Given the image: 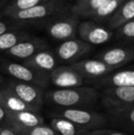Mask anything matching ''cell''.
Returning a JSON list of instances; mask_svg holds the SVG:
<instances>
[{"mask_svg": "<svg viewBox=\"0 0 134 135\" xmlns=\"http://www.w3.org/2000/svg\"><path fill=\"white\" fill-rule=\"evenodd\" d=\"M99 103V92L93 86H79L45 90L44 105L52 108L95 109Z\"/></svg>", "mask_w": 134, "mask_h": 135, "instance_id": "obj_1", "label": "cell"}, {"mask_svg": "<svg viewBox=\"0 0 134 135\" xmlns=\"http://www.w3.org/2000/svg\"><path fill=\"white\" fill-rule=\"evenodd\" d=\"M49 116L50 118L65 119L88 132L108 127V120L106 114L101 113L96 109L51 108Z\"/></svg>", "mask_w": 134, "mask_h": 135, "instance_id": "obj_2", "label": "cell"}, {"mask_svg": "<svg viewBox=\"0 0 134 135\" xmlns=\"http://www.w3.org/2000/svg\"><path fill=\"white\" fill-rule=\"evenodd\" d=\"M99 103L105 114H112L134 107V87L115 86L97 89Z\"/></svg>", "mask_w": 134, "mask_h": 135, "instance_id": "obj_3", "label": "cell"}, {"mask_svg": "<svg viewBox=\"0 0 134 135\" xmlns=\"http://www.w3.org/2000/svg\"><path fill=\"white\" fill-rule=\"evenodd\" d=\"M68 8L71 9V7H68L65 0H51L25 10L11 13L7 17L17 22L39 21L61 14Z\"/></svg>", "mask_w": 134, "mask_h": 135, "instance_id": "obj_4", "label": "cell"}, {"mask_svg": "<svg viewBox=\"0 0 134 135\" xmlns=\"http://www.w3.org/2000/svg\"><path fill=\"white\" fill-rule=\"evenodd\" d=\"M0 67L14 80L32 84L45 90H47V87L50 85V75L36 71L23 64L4 61L0 64Z\"/></svg>", "mask_w": 134, "mask_h": 135, "instance_id": "obj_5", "label": "cell"}, {"mask_svg": "<svg viewBox=\"0 0 134 135\" xmlns=\"http://www.w3.org/2000/svg\"><path fill=\"white\" fill-rule=\"evenodd\" d=\"M6 87L35 111L41 112V108L44 106L45 89L32 84L19 82L14 79L8 81Z\"/></svg>", "mask_w": 134, "mask_h": 135, "instance_id": "obj_6", "label": "cell"}, {"mask_svg": "<svg viewBox=\"0 0 134 135\" xmlns=\"http://www.w3.org/2000/svg\"><path fill=\"white\" fill-rule=\"evenodd\" d=\"M92 46L81 39H72L61 42L54 50L58 62L68 65L82 60V57L89 54Z\"/></svg>", "mask_w": 134, "mask_h": 135, "instance_id": "obj_7", "label": "cell"}, {"mask_svg": "<svg viewBox=\"0 0 134 135\" xmlns=\"http://www.w3.org/2000/svg\"><path fill=\"white\" fill-rule=\"evenodd\" d=\"M80 18L71 13L68 16L51 22L46 27V30L52 39L63 42L76 38Z\"/></svg>", "mask_w": 134, "mask_h": 135, "instance_id": "obj_8", "label": "cell"}, {"mask_svg": "<svg viewBox=\"0 0 134 135\" xmlns=\"http://www.w3.org/2000/svg\"><path fill=\"white\" fill-rule=\"evenodd\" d=\"M77 35L82 41L88 44L99 45L109 41L114 36L112 30L104 26L99 25L90 20H85L80 21L77 28Z\"/></svg>", "mask_w": 134, "mask_h": 135, "instance_id": "obj_9", "label": "cell"}, {"mask_svg": "<svg viewBox=\"0 0 134 135\" xmlns=\"http://www.w3.org/2000/svg\"><path fill=\"white\" fill-rule=\"evenodd\" d=\"M71 66L85 81L93 82L109 75L116 69L110 67L97 59H82Z\"/></svg>", "mask_w": 134, "mask_h": 135, "instance_id": "obj_10", "label": "cell"}, {"mask_svg": "<svg viewBox=\"0 0 134 135\" xmlns=\"http://www.w3.org/2000/svg\"><path fill=\"white\" fill-rule=\"evenodd\" d=\"M97 60L103 62L107 65L118 70L134 60V46H118L107 48L97 55Z\"/></svg>", "mask_w": 134, "mask_h": 135, "instance_id": "obj_11", "label": "cell"}, {"mask_svg": "<svg viewBox=\"0 0 134 135\" xmlns=\"http://www.w3.org/2000/svg\"><path fill=\"white\" fill-rule=\"evenodd\" d=\"M84 79L71 65H58L50 74V84L55 88L64 89L83 86Z\"/></svg>", "mask_w": 134, "mask_h": 135, "instance_id": "obj_12", "label": "cell"}, {"mask_svg": "<svg viewBox=\"0 0 134 135\" xmlns=\"http://www.w3.org/2000/svg\"><path fill=\"white\" fill-rule=\"evenodd\" d=\"M96 89L105 87H134V65L125 69L116 70L102 78L91 82Z\"/></svg>", "mask_w": 134, "mask_h": 135, "instance_id": "obj_13", "label": "cell"}, {"mask_svg": "<svg viewBox=\"0 0 134 135\" xmlns=\"http://www.w3.org/2000/svg\"><path fill=\"white\" fill-rule=\"evenodd\" d=\"M44 124V119L37 111L7 112V126L13 131L27 130Z\"/></svg>", "mask_w": 134, "mask_h": 135, "instance_id": "obj_14", "label": "cell"}, {"mask_svg": "<svg viewBox=\"0 0 134 135\" xmlns=\"http://www.w3.org/2000/svg\"><path fill=\"white\" fill-rule=\"evenodd\" d=\"M49 49V44L46 41L39 38L31 37L25 41L18 42L17 45L7 51V54L13 58L19 60H27L41 51Z\"/></svg>", "mask_w": 134, "mask_h": 135, "instance_id": "obj_15", "label": "cell"}, {"mask_svg": "<svg viewBox=\"0 0 134 135\" xmlns=\"http://www.w3.org/2000/svg\"><path fill=\"white\" fill-rule=\"evenodd\" d=\"M58 59L55 55L54 51L49 49L41 51L31 56V58L23 61V64L32 68L41 73L50 75L52 71H53L58 66Z\"/></svg>", "mask_w": 134, "mask_h": 135, "instance_id": "obj_16", "label": "cell"}, {"mask_svg": "<svg viewBox=\"0 0 134 135\" xmlns=\"http://www.w3.org/2000/svg\"><path fill=\"white\" fill-rule=\"evenodd\" d=\"M108 127L120 131L129 135H134V107L112 114H106Z\"/></svg>", "mask_w": 134, "mask_h": 135, "instance_id": "obj_17", "label": "cell"}, {"mask_svg": "<svg viewBox=\"0 0 134 135\" xmlns=\"http://www.w3.org/2000/svg\"><path fill=\"white\" fill-rule=\"evenodd\" d=\"M134 20V0H125L107 21V28L116 30L127 22Z\"/></svg>", "mask_w": 134, "mask_h": 135, "instance_id": "obj_18", "label": "cell"}, {"mask_svg": "<svg viewBox=\"0 0 134 135\" xmlns=\"http://www.w3.org/2000/svg\"><path fill=\"white\" fill-rule=\"evenodd\" d=\"M0 106L5 108L7 112L35 111L6 86L0 90Z\"/></svg>", "mask_w": 134, "mask_h": 135, "instance_id": "obj_19", "label": "cell"}, {"mask_svg": "<svg viewBox=\"0 0 134 135\" xmlns=\"http://www.w3.org/2000/svg\"><path fill=\"white\" fill-rule=\"evenodd\" d=\"M50 125L58 135H86L88 131L62 118H50Z\"/></svg>", "mask_w": 134, "mask_h": 135, "instance_id": "obj_20", "label": "cell"}, {"mask_svg": "<svg viewBox=\"0 0 134 135\" xmlns=\"http://www.w3.org/2000/svg\"><path fill=\"white\" fill-rule=\"evenodd\" d=\"M125 0H110L107 2L105 5H103L99 8H97L96 11L89 15L86 20H90L92 21H95L97 23L103 21H107L108 18L116 12V10L118 8Z\"/></svg>", "mask_w": 134, "mask_h": 135, "instance_id": "obj_21", "label": "cell"}, {"mask_svg": "<svg viewBox=\"0 0 134 135\" xmlns=\"http://www.w3.org/2000/svg\"><path fill=\"white\" fill-rule=\"evenodd\" d=\"M31 38V34L23 30H11L0 35V51L7 52L18 42Z\"/></svg>", "mask_w": 134, "mask_h": 135, "instance_id": "obj_22", "label": "cell"}, {"mask_svg": "<svg viewBox=\"0 0 134 135\" xmlns=\"http://www.w3.org/2000/svg\"><path fill=\"white\" fill-rule=\"evenodd\" d=\"M108 1H110V0H89L83 5L72 6L70 12L78 16L80 18L86 20L91 13H93L94 11H96L97 8L105 5Z\"/></svg>", "mask_w": 134, "mask_h": 135, "instance_id": "obj_23", "label": "cell"}, {"mask_svg": "<svg viewBox=\"0 0 134 135\" xmlns=\"http://www.w3.org/2000/svg\"><path fill=\"white\" fill-rule=\"evenodd\" d=\"M48 1H51V0H12L10 3L7 4V6L4 7L2 10V15L7 16L11 13L25 10V9L31 8V7Z\"/></svg>", "mask_w": 134, "mask_h": 135, "instance_id": "obj_24", "label": "cell"}, {"mask_svg": "<svg viewBox=\"0 0 134 135\" xmlns=\"http://www.w3.org/2000/svg\"><path fill=\"white\" fill-rule=\"evenodd\" d=\"M114 36L120 41L134 43V20L117 28L114 32Z\"/></svg>", "mask_w": 134, "mask_h": 135, "instance_id": "obj_25", "label": "cell"}, {"mask_svg": "<svg viewBox=\"0 0 134 135\" xmlns=\"http://www.w3.org/2000/svg\"><path fill=\"white\" fill-rule=\"evenodd\" d=\"M16 132L18 135H58L50 125H47L45 123L27 130L17 131Z\"/></svg>", "mask_w": 134, "mask_h": 135, "instance_id": "obj_26", "label": "cell"}, {"mask_svg": "<svg viewBox=\"0 0 134 135\" xmlns=\"http://www.w3.org/2000/svg\"><path fill=\"white\" fill-rule=\"evenodd\" d=\"M86 135H129V134L120 132V131L114 130V129L104 128V129H100V130H96V131L89 132Z\"/></svg>", "mask_w": 134, "mask_h": 135, "instance_id": "obj_27", "label": "cell"}, {"mask_svg": "<svg viewBox=\"0 0 134 135\" xmlns=\"http://www.w3.org/2000/svg\"><path fill=\"white\" fill-rule=\"evenodd\" d=\"M14 30H16V28H12V26H11L10 24L0 20V35H2V34L6 33V32H7V31Z\"/></svg>", "mask_w": 134, "mask_h": 135, "instance_id": "obj_28", "label": "cell"}, {"mask_svg": "<svg viewBox=\"0 0 134 135\" xmlns=\"http://www.w3.org/2000/svg\"><path fill=\"white\" fill-rule=\"evenodd\" d=\"M0 135H18L15 131L7 126L0 127Z\"/></svg>", "mask_w": 134, "mask_h": 135, "instance_id": "obj_29", "label": "cell"}, {"mask_svg": "<svg viewBox=\"0 0 134 135\" xmlns=\"http://www.w3.org/2000/svg\"><path fill=\"white\" fill-rule=\"evenodd\" d=\"M4 123L5 126H7V111L2 106H0V124ZM1 127V125H0Z\"/></svg>", "mask_w": 134, "mask_h": 135, "instance_id": "obj_30", "label": "cell"}, {"mask_svg": "<svg viewBox=\"0 0 134 135\" xmlns=\"http://www.w3.org/2000/svg\"><path fill=\"white\" fill-rule=\"evenodd\" d=\"M89 0H75V4L73 6H79V5H83V4L86 3Z\"/></svg>", "mask_w": 134, "mask_h": 135, "instance_id": "obj_31", "label": "cell"}, {"mask_svg": "<svg viewBox=\"0 0 134 135\" xmlns=\"http://www.w3.org/2000/svg\"><path fill=\"white\" fill-rule=\"evenodd\" d=\"M5 3H6V0H0V7H5V6H4V4Z\"/></svg>", "mask_w": 134, "mask_h": 135, "instance_id": "obj_32", "label": "cell"}, {"mask_svg": "<svg viewBox=\"0 0 134 135\" xmlns=\"http://www.w3.org/2000/svg\"><path fill=\"white\" fill-rule=\"evenodd\" d=\"M2 84H3V78H2V76L0 75V86L2 85ZM0 90H1V88H0Z\"/></svg>", "mask_w": 134, "mask_h": 135, "instance_id": "obj_33", "label": "cell"}]
</instances>
